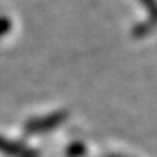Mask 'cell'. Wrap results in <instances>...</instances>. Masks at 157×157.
Wrapping results in <instances>:
<instances>
[{"label": "cell", "instance_id": "1", "mask_svg": "<svg viewBox=\"0 0 157 157\" xmlns=\"http://www.w3.org/2000/svg\"><path fill=\"white\" fill-rule=\"evenodd\" d=\"M64 120V114L58 112V114H53V116H48V119H44V120H34L32 124L27 125L31 132H47V128H53L56 125H59Z\"/></svg>", "mask_w": 157, "mask_h": 157}, {"label": "cell", "instance_id": "2", "mask_svg": "<svg viewBox=\"0 0 157 157\" xmlns=\"http://www.w3.org/2000/svg\"><path fill=\"white\" fill-rule=\"evenodd\" d=\"M143 3L151 8L152 15H154V19L157 21V3H155V0H143Z\"/></svg>", "mask_w": 157, "mask_h": 157}]
</instances>
